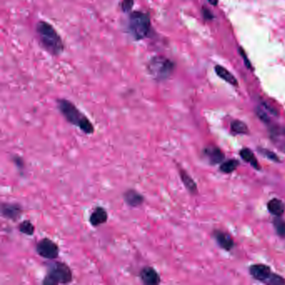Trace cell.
<instances>
[{"instance_id": "cell-1", "label": "cell", "mask_w": 285, "mask_h": 285, "mask_svg": "<svg viewBox=\"0 0 285 285\" xmlns=\"http://www.w3.org/2000/svg\"><path fill=\"white\" fill-rule=\"evenodd\" d=\"M57 107L66 121L76 126L83 133L92 135L95 132V127L91 120L71 102L66 99L58 100Z\"/></svg>"}, {"instance_id": "cell-2", "label": "cell", "mask_w": 285, "mask_h": 285, "mask_svg": "<svg viewBox=\"0 0 285 285\" xmlns=\"http://www.w3.org/2000/svg\"><path fill=\"white\" fill-rule=\"evenodd\" d=\"M39 40L48 52L53 55H61L63 52L64 44L60 35L49 23L39 21L36 26Z\"/></svg>"}, {"instance_id": "cell-3", "label": "cell", "mask_w": 285, "mask_h": 285, "mask_svg": "<svg viewBox=\"0 0 285 285\" xmlns=\"http://www.w3.org/2000/svg\"><path fill=\"white\" fill-rule=\"evenodd\" d=\"M73 281V273L68 264L54 261L48 265L47 273L42 280L44 285H68Z\"/></svg>"}, {"instance_id": "cell-4", "label": "cell", "mask_w": 285, "mask_h": 285, "mask_svg": "<svg viewBox=\"0 0 285 285\" xmlns=\"http://www.w3.org/2000/svg\"><path fill=\"white\" fill-rule=\"evenodd\" d=\"M130 33L137 40H141L148 36L151 30V19L148 14L136 11L130 15L128 23Z\"/></svg>"}, {"instance_id": "cell-5", "label": "cell", "mask_w": 285, "mask_h": 285, "mask_svg": "<svg viewBox=\"0 0 285 285\" xmlns=\"http://www.w3.org/2000/svg\"><path fill=\"white\" fill-rule=\"evenodd\" d=\"M174 69V64L168 58L161 55L151 58L147 64V71L154 80L157 81L167 80Z\"/></svg>"}, {"instance_id": "cell-6", "label": "cell", "mask_w": 285, "mask_h": 285, "mask_svg": "<svg viewBox=\"0 0 285 285\" xmlns=\"http://www.w3.org/2000/svg\"><path fill=\"white\" fill-rule=\"evenodd\" d=\"M36 252L41 258L48 260H55L60 254V248L50 238H44L36 244Z\"/></svg>"}, {"instance_id": "cell-7", "label": "cell", "mask_w": 285, "mask_h": 285, "mask_svg": "<svg viewBox=\"0 0 285 285\" xmlns=\"http://www.w3.org/2000/svg\"><path fill=\"white\" fill-rule=\"evenodd\" d=\"M24 209L22 206L16 203H3L1 205V214L6 219L16 222L22 217Z\"/></svg>"}, {"instance_id": "cell-8", "label": "cell", "mask_w": 285, "mask_h": 285, "mask_svg": "<svg viewBox=\"0 0 285 285\" xmlns=\"http://www.w3.org/2000/svg\"><path fill=\"white\" fill-rule=\"evenodd\" d=\"M141 281L146 285H158L161 284V276L153 267L145 266L139 273Z\"/></svg>"}, {"instance_id": "cell-9", "label": "cell", "mask_w": 285, "mask_h": 285, "mask_svg": "<svg viewBox=\"0 0 285 285\" xmlns=\"http://www.w3.org/2000/svg\"><path fill=\"white\" fill-rule=\"evenodd\" d=\"M108 218H109V214L107 209L102 206H96L89 217V222L94 228H97L107 223Z\"/></svg>"}, {"instance_id": "cell-10", "label": "cell", "mask_w": 285, "mask_h": 285, "mask_svg": "<svg viewBox=\"0 0 285 285\" xmlns=\"http://www.w3.org/2000/svg\"><path fill=\"white\" fill-rule=\"evenodd\" d=\"M123 198L125 203L131 208H140L145 203V197L137 190H126L123 193Z\"/></svg>"}, {"instance_id": "cell-11", "label": "cell", "mask_w": 285, "mask_h": 285, "mask_svg": "<svg viewBox=\"0 0 285 285\" xmlns=\"http://www.w3.org/2000/svg\"><path fill=\"white\" fill-rule=\"evenodd\" d=\"M250 274L255 280L265 283L271 275V269L264 264H254L249 269Z\"/></svg>"}, {"instance_id": "cell-12", "label": "cell", "mask_w": 285, "mask_h": 285, "mask_svg": "<svg viewBox=\"0 0 285 285\" xmlns=\"http://www.w3.org/2000/svg\"><path fill=\"white\" fill-rule=\"evenodd\" d=\"M214 237L217 240V243L220 245V247L222 248L223 249L229 251L232 249L234 245L233 239L228 233H222L220 231H217L214 233Z\"/></svg>"}, {"instance_id": "cell-13", "label": "cell", "mask_w": 285, "mask_h": 285, "mask_svg": "<svg viewBox=\"0 0 285 285\" xmlns=\"http://www.w3.org/2000/svg\"><path fill=\"white\" fill-rule=\"evenodd\" d=\"M179 174H180L181 181H182L184 186L186 187V189L191 194H196L198 192V187H197L194 180L186 173V171L182 170V169H179Z\"/></svg>"}, {"instance_id": "cell-14", "label": "cell", "mask_w": 285, "mask_h": 285, "mask_svg": "<svg viewBox=\"0 0 285 285\" xmlns=\"http://www.w3.org/2000/svg\"><path fill=\"white\" fill-rule=\"evenodd\" d=\"M204 153L212 164H217L222 162V160L224 159V154L222 153L219 148L214 147V146L206 148Z\"/></svg>"}, {"instance_id": "cell-15", "label": "cell", "mask_w": 285, "mask_h": 285, "mask_svg": "<svg viewBox=\"0 0 285 285\" xmlns=\"http://www.w3.org/2000/svg\"><path fill=\"white\" fill-rule=\"evenodd\" d=\"M268 209L272 214H274L276 217H280L285 214V205L282 201L277 198L272 199L268 203Z\"/></svg>"}, {"instance_id": "cell-16", "label": "cell", "mask_w": 285, "mask_h": 285, "mask_svg": "<svg viewBox=\"0 0 285 285\" xmlns=\"http://www.w3.org/2000/svg\"><path fill=\"white\" fill-rule=\"evenodd\" d=\"M215 71L217 73V75H218L221 79H222V80H224L225 81H227V82L229 83L231 85H238V81L236 80L235 77L233 76V74H231L228 70L223 68L222 66H215Z\"/></svg>"}, {"instance_id": "cell-17", "label": "cell", "mask_w": 285, "mask_h": 285, "mask_svg": "<svg viewBox=\"0 0 285 285\" xmlns=\"http://www.w3.org/2000/svg\"><path fill=\"white\" fill-rule=\"evenodd\" d=\"M240 156L245 162H249L252 165L255 169H260V166L257 159L255 158L254 154L249 148L242 149L240 151Z\"/></svg>"}, {"instance_id": "cell-18", "label": "cell", "mask_w": 285, "mask_h": 285, "mask_svg": "<svg viewBox=\"0 0 285 285\" xmlns=\"http://www.w3.org/2000/svg\"><path fill=\"white\" fill-rule=\"evenodd\" d=\"M18 229L20 233L27 236L34 235L36 232V227L31 222V220H24L18 225Z\"/></svg>"}, {"instance_id": "cell-19", "label": "cell", "mask_w": 285, "mask_h": 285, "mask_svg": "<svg viewBox=\"0 0 285 285\" xmlns=\"http://www.w3.org/2000/svg\"><path fill=\"white\" fill-rule=\"evenodd\" d=\"M231 129L237 134H248L249 128L247 125L241 121H234L231 124Z\"/></svg>"}, {"instance_id": "cell-20", "label": "cell", "mask_w": 285, "mask_h": 285, "mask_svg": "<svg viewBox=\"0 0 285 285\" xmlns=\"http://www.w3.org/2000/svg\"><path fill=\"white\" fill-rule=\"evenodd\" d=\"M238 166H239V162L237 160H229L221 165L220 170L222 171V173H231L235 170Z\"/></svg>"}, {"instance_id": "cell-21", "label": "cell", "mask_w": 285, "mask_h": 285, "mask_svg": "<svg viewBox=\"0 0 285 285\" xmlns=\"http://www.w3.org/2000/svg\"><path fill=\"white\" fill-rule=\"evenodd\" d=\"M274 227L277 232V234L282 238L285 237V222L280 217H277L274 220Z\"/></svg>"}, {"instance_id": "cell-22", "label": "cell", "mask_w": 285, "mask_h": 285, "mask_svg": "<svg viewBox=\"0 0 285 285\" xmlns=\"http://www.w3.org/2000/svg\"><path fill=\"white\" fill-rule=\"evenodd\" d=\"M265 283H266L267 285H285V280H284L281 276H280V275L271 274V275L269 276V279L267 280Z\"/></svg>"}, {"instance_id": "cell-23", "label": "cell", "mask_w": 285, "mask_h": 285, "mask_svg": "<svg viewBox=\"0 0 285 285\" xmlns=\"http://www.w3.org/2000/svg\"><path fill=\"white\" fill-rule=\"evenodd\" d=\"M12 161L14 162L15 167L18 168V170L23 172L25 169V161L21 156H14L12 157Z\"/></svg>"}, {"instance_id": "cell-24", "label": "cell", "mask_w": 285, "mask_h": 285, "mask_svg": "<svg viewBox=\"0 0 285 285\" xmlns=\"http://www.w3.org/2000/svg\"><path fill=\"white\" fill-rule=\"evenodd\" d=\"M259 150H260L261 153L267 156L269 159L272 160V161H274V162H280L279 156L274 153V152H273V151H269V150H267V149L260 148Z\"/></svg>"}, {"instance_id": "cell-25", "label": "cell", "mask_w": 285, "mask_h": 285, "mask_svg": "<svg viewBox=\"0 0 285 285\" xmlns=\"http://www.w3.org/2000/svg\"><path fill=\"white\" fill-rule=\"evenodd\" d=\"M133 4H134V0H122L121 9L124 12H130L132 10Z\"/></svg>"}, {"instance_id": "cell-26", "label": "cell", "mask_w": 285, "mask_h": 285, "mask_svg": "<svg viewBox=\"0 0 285 285\" xmlns=\"http://www.w3.org/2000/svg\"><path fill=\"white\" fill-rule=\"evenodd\" d=\"M257 115H258V117L260 118L262 121H264V122H269V116L267 115L266 113L264 112L263 110H261L260 108L257 109Z\"/></svg>"}, {"instance_id": "cell-27", "label": "cell", "mask_w": 285, "mask_h": 285, "mask_svg": "<svg viewBox=\"0 0 285 285\" xmlns=\"http://www.w3.org/2000/svg\"><path fill=\"white\" fill-rule=\"evenodd\" d=\"M239 52H240V54H241L242 58L244 59L245 66H247L248 68L251 69L252 66H251V64H250L249 61V59H248L247 55H246V54H245V52H244L242 48H239Z\"/></svg>"}, {"instance_id": "cell-28", "label": "cell", "mask_w": 285, "mask_h": 285, "mask_svg": "<svg viewBox=\"0 0 285 285\" xmlns=\"http://www.w3.org/2000/svg\"><path fill=\"white\" fill-rule=\"evenodd\" d=\"M203 16L204 18L207 19H211L213 18V15H212L211 12L208 10V9H206V8H203Z\"/></svg>"}, {"instance_id": "cell-29", "label": "cell", "mask_w": 285, "mask_h": 285, "mask_svg": "<svg viewBox=\"0 0 285 285\" xmlns=\"http://www.w3.org/2000/svg\"><path fill=\"white\" fill-rule=\"evenodd\" d=\"M212 5L216 6L217 4V0H208Z\"/></svg>"}]
</instances>
